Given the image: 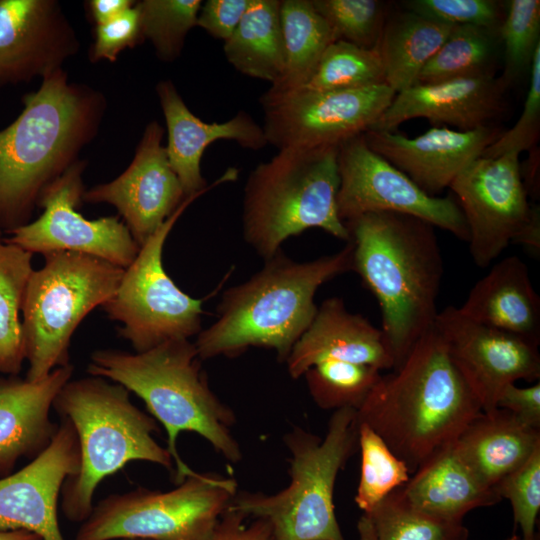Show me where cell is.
<instances>
[{
	"mask_svg": "<svg viewBox=\"0 0 540 540\" xmlns=\"http://www.w3.org/2000/svg\"><path fill=\"white\" fill-rule=\"evenodd\" d=\"M483 412L434 325L357 409L411 474Z\"/></svg>",
	"mask_w": 540,
	"mask_h": 540,
	"instance_id": "cell-1",
	"label": "cell"
},
{
	"mask_svg": "<svg viewBox=\"0 0 540 540\" xmlns=\"http://www.w3.org/2000/svg\"><path fill=\"white\" fill-rule=\"evenodd\" d=\"M24 108L0 131V230L29 222L44 189L78 161L96 135L105 99L58 69L23 97Z\"/></svg>",
	"mask_w": 540,
	"mask_h": 540,
	"instance_id": "cell-2",
	"label": "cell"
},
{
	"mask_svg": "<svg viewBox=\"0 0 540 540\" xmlns=\"http://www.w3.org/2000/svg\"><path fill=\"white\" fill-rule=\"evenodd\" d=\"M344 224L353 245L352 270L378 301L395 368L438 314L443 258L435 227L394 212L367 213Z\"/></svg>",
	"mask_w": 540,
	"mask_h": 540,
	"instance_id": "cell-3",
	"label": "cell"
},
{
	"mask_svg": "<svg viewBox=\"0 0 540 540\" xmlns=\"http://www.w3.org/2000/svg\"><path fill=\"white\" fill-rule=\"evenodd\" d=\"M352 256L353 245L347 241L338 252L310 261H295L282 249L264 260L248 280L222 293L216 320L194 342L201 360L233 358L263 347L286 362L317 312V290L352 270Z\"/></svg>",
	"mask_w": 540,
	"mask_h": 540,
	"instance_id": "cell-4",
	"label": "cell"
},
{
	"mask_svg": "<svg viewBox=\"0 0 540 540\" xmlns=\"http://www.w3.org/2000/svg\"><path fill=\"white\" fill-rule=\"evenodd\" d=\"M201 361L194 343L180 339L140 353L99 349L91 354L87 367L91 376L118 383L136 394L164 426L178 484L194 472L177 452L181 432L200 435L233 464L242 458L232 434L235 414L210 388Z\"/></svg>",
	"mask_w": 540,
	"mask_h": 540,
	"instance_id": "cell-5",
	"label": "cell"
},
{
	"mask_svg": "<svg viewBox=\"0 0 540 540\" xmlns=\"http://www.w3.org/2000/svg\"><path fill=\"white\" fill-rule=\"evenodd\" d=\"M69 420L80 451L78 471L61 489V509L67 520L84 522L93 509L99 483L131 461H147L169 470L174 460L154 439L156 420L130 400L122 385L102 377L69 380L56 395L53 406Z\"/></svg>",
	"mask_w": 540,
	"mask_h": 540,
	"instance_id": "cell-6",
	"label": "cell"
},
{
	"mask_svg": "<svg viewBox=\"0 0 540 540\" xmlns=\"http://www.w3.org/2000/svg\"><path fill=\"white\" fill-rule=\"evenodd\" d=\"M338 149L278 150L258 164L244 187L242 232L264 260L292 236L319 228L347 242L337 211Z\"/></svg>",
	"mask_w": 540,
	"mask_h": 540,
	"instance_id": "cell-7",
	"label": "cell"
},
{
	"mask_svg": "<svg viewBox=\"0 0 540 540\" xmlns=\"http://www.w3.org/2000/svg\"><path fill=\"white\" fill-rule=\"evenodd\" d=\"M284 441L289 485L275 494L237 491L229 508L266 520L273 540H345L333 496L338 473L358 446L357 410H335L323 438L295 427Z\"/></svg>",
	"mask_w": 540,
	"mask_h": 540,
	"instance_id": "cell-8",
	"label": "cell"
},
{
	"mask_svg": "<svg viewBox=\"0 0 540 540\" xmlns=\"http://www.w3.org/2000/svg\"><path fill=\"white\" fill-rule=\"evenodd\" d=\"M33 270L22 304V333L29 368L39 381L69 363L71 337L82 320L115 293L124 269L77 252L43 255Z\"/></svg>",
	"mask_w": 540,
	"mask_h": 540,
	"instance_id": "cell-9",
	"label": "cell"
},
{
	"mask_svg": "<svg viewBox=\"0 0 540 540\" xmlns=\"http://www.w3.org/2000/svg\"><path fill=\"white\" fill-rule=\"evenodd\" d=\"M237 491L234 478L194 471L167 492L112 494L93 506L74 540H213Z\"/></svg>",
	"mask_w": 540,
	"mask_h": 540,
	"instance_id": "cell-10",
	"label": "cell"
},
{
	"mask_svg": "<svg viewBox=\"0 0 540 540\" xmlns=\"http://www.w3.org/2000/svg\"><path fill=\"white\" fill-rule=\"evenodd\" d=\"M204 193L187 197L165 223L140 247L124 269L113 296L102 305L119 322L118 334L136 353L171 340L189 339L202 330L203 299L174 283L162 263L165 241L185 209Z\"/></svg>",
	"mask_w": 540,
	"mask_h": 540,
	"instance_id": "cell-11",
	"label": "cell"
},
{
	"mask_svg": "<svg viewBox=\"0 0 540 540\" xmlns=\"http://www.w3.org/2000/svg\"><path fill=\"white\" fill-rule=\"evenodd\" d=\"M519 156H481L449 186L468 227L470 255L479 267L488 266L511 242L540 252V210L528 201Z\"/></svg>",
	"mask_w": 540,
	"mask_h": 540,
	"instance_id": "cell-12",
	"label": "cell"
},
{
	"mask_svg": "<svg viewBox=\"0 0 540 540\" xmlns=\"http://www.w3.org/2000/svg\"><path fill=\"white\" fill-rule=\"evenodd\" d=\"M396 93L387 84L316 92H265L260 103L268 144L278 150L331 149L369 130Z\"/></svg>",
	"mask_w": 540,
	"mask_h": 540,
	"instance_id": "cell-13",
	"label": "cell"
},
{
	"mask_svg": "<svg viewBox=\"0 0 540 540\" xmlns=\"http://www.w3.org/2000/svg\"><path fill=\"white\" fill-rule=\"evenodd\" d=\"M363 134L338 149L336 203L340 219L345 223L373 212L406 214L468 241V227L456 199L425 193L406 174L371 150Z\"/></svg>",
	"mask_w": 540,
	"mask_h": 540,
	"instance_id": "cell-14",
	"label": "cell"
},
{
	"mask_svg": "<svg viewBox=\"0 0 540 540\" xmlns=\"http://www.w3.org/2000/svg\"><path fill=\"white\" fill-rule=\"evenodd\" d=\"M86 163L78 160L42 192V214L8 232L5 240L34 254L77 252L103 259L123 269L140 247L119 216L86 219L77 208L85 192L82 174Z\"/></svg>",
	"mask_w": 540,
	"mask_h": 540,
	"instance_id": "cell-15",
	"label": "cell"
},
{
	"mask_svg": "<svg viewBox=\"0 0 540 540\" xmlns=\"http://www.w3.org/2000/svg\"><path fill=\"white\" fill-rule=\"evenodd\" d=\"M434 327L484 413L497 409L499 395L508 384L519 379L539 381L538 345L478 323L453 306L438 312Z\"/></svg>",
	"mask_w": 540,
	"mask_h": 540,
	"instance_id": "cell-16",
	"label": "cell"
},
{
	"mask_svg": "<svg viewBox=\"0 0 540 540\" xmlns=\"http://www.w3.org/2000/svg\"><path fill=\"white\" fill-rule=\"evenodd\" d=\"M164 130L150 122L128 168L116 179L85 190L83 201L113 205L141 247L187 198L162 145Z\"/></svg>",
	"mask_w": 540,
	"mask_h": 540,
	"instance_id": "cell-17",
	"label": "cell"
},
{
	"mask_svg": "<svg viewBox=\"0 0 540 540\" xmlns=\"http://www.w3.org/2000/svg\"><path fill=\"white\" fill-rule=\"evenodd\" d=\"M80 465L78 438L62 418L49 445L25 467L0 479V531L26 530L42 540H65L57 505L65 480Z\"/></svg>",
	"mask_w": 540,
	"mask_h": 540,
	"instance_id": "cell-18",
	"label": "cell"
},
{
	"mask_svg": "<svg viewBox=\"0 0 540 540\" xmlns=\"http://www.w3.org/2000/svg\"><path fill=\"white\" fill-rule=\"evenodd\" d=\"M78 46L58 2L0 0V87L48 76Z\"/></svg>",
	"mask_w": 540,
	"mask_h": 540,
	"instance_id": "cell-19",
	"label": "cell"
},
{
	"mask_svg": "<svg viewBox=\"0 0 540 540\" xmlns=\"http://www.w3.org/2000/svg\"><path fill=\"white\" fill-rule=\"evenodd\" d=\"M494 126L470 131L434 126L409 138L395 131L369 129L368 147L406 174L430 196H438L501 134Z\"/></svg>",
	"mask_w": 540,
	"mask_h": 540,
	"instance_id": "cell-20",
	"label": "cell"
},
{
	"mask_svg": "<svg viewBox=\"0 0 540 540\" xmlns=\"http://www.w3.org/2000/svg\"><path fill=\"white\" fill-rule=\"evenodd\" d=\"M156 92L167 127V157L186 197L235 181L239 175V170L231 167L207 185L200 166L203 153L211 143L230 140L249 150H260L268 144L263 127L244 111L227 121L208 123L189 110L171 81H160Z\"/></svg>",
	"mask_w": 540,
	"mask_h": 540,
	"instance_id": "cell-21",
	"label": "cell"
},
{
	"mask_svg": "<svg viewBox=\"0 0 540 540\" xmlns=\"http://www.w3.org/2000/svg\"><path fill=\"white\" fill-rule=\"evenodd\" d=\"M508 88L500 76L415 84L397 93L370 129L396 131L403 122L414 118L459 131L490 126L505 110Z\"/></svg>",
	"mask_w": 540,
	"mask_h": 540,
	"instance_id": "cell-22",
	"label": "cell"
},
{
	"mask_svg": "<svg viewBox=\"0 0 540 540\" xmlns=\"http://www.w3.org/2000/svg\"><path fill=\"white\" fill-rule=\"evenodd\" d=\"M327 360L367 364L381 371L395 366L381 329L364 316L350 312L339 297L321 303L285 363L289 375L298 379L312 366Z\"/></svg>",
	"mask_w": 540,
	"mask_h": 540,
	"instance_id": "cell-23",
	"label": "cell"
},
{
	"mask_svg": "<svg viewBox=\"0 0 540 540\" xmlns=\"http://www.w3.org/2000/svg\"><path fill=\"white\" fill-rule=\"evenodd\" d=\"M71 364L39 381L11 378L0 382V474L22 457L41 453L58 428L49 412L61 388L71 379Z\"/></svg>",
	"mask_w": 540,
	"mask_h": 540,
	"instance_id": "cell-24",
	"label": "cell"
},
{
	"mask_svg": "<svg viewBox=\"0 0 540 540\" xmlns=\"http://www.w3.org/2000/svg\"><path fill=\"white\" fill-rule=\"evenodd\" d=\"M466 317L539 346L540 298L527 265L517 256L497 262L459 308Z\"/></svg>",
	"mask_w": 540,
	"mask_h": 540,
	"instance_id": "cell-25",
	"label": "cell"
},
{
	"mask_svg": "<svg viewBox=\"0 0 540 540\" xmlns=\"http://www.w3.org/2000/svg\"><path fill=\"white\" fill-rule=\"evenodd\" d=\"M398 491L413 507L449 521H462L469 511L501 501L463 461L454 442L430 456Z\"/></svg>",
	"mask_w": 540,
	"mask_h": 540,
	"instance_id": "cell-26",
	"label": "cell"
},
{
	"mask_svg": "<svg viewBox=\"0 0 540 540\" xmlns=\"http://www.w3.org/2000/svg\"><path fill=\"white\" fill-rule=\"evenodd\" d=\"M455 448L487 487L523 465L540 448V430L497 408L474 418L454 441Z\"/></svg>",
	"mask_w": 540,
	"mask_h": 540,
	"instance_id": "cell-27",
	"label": "cell"
},
{
	"mask_svg": "<svg viewBox=\"0 0 540 540\" xmlns=\"http://www.w3.org/2000/svg\"><path fill=\"white\" fill-rule=\"evenodd\" d=\"M453 27L409 10L387 18L376 46L386 84L396 94L415 85Z\"/></svg>",
	"mask_w": 540,
	"mask_h": 540,
	"instance_id": "cell-28",
	"label": "cell"
},
{
	"mask_svg": "<svg viewBox=\"0 0 540 540\" xmlns=\"http://www.w3.org/2000/svg\"><path fill=\"white\" fill-rule=\"evenodd\" d=\"M281 0H251L233 34L224 42L227 61L241 74L275 83L285 64Z\"/></svg>",
	"mask_w": 540,
	"mask_h": 540,
	"instance_id": "cell-29",
	"label": "cell"
},
{
	"mask_svg": "<svg viewBox=\"0 0 540 540\" xmlns=\"http://www.w3.org/2000/svg\"><path fill=\"white\" fill-rule=\"evenodd\" d=\"M280 20L285 64L281 77L267 92L284 94L304 87L324 52L337 38L312 0H281Z\"/></svg>",
	"mask_w": 540,
	"mask_h": 540,
	"instance_id": "cell-30",
	"label": "cell"
},
{
	"mask_svg": "<svg viewBox=\"0 0 540 540\" xmlns=\"http://www.w3.org/2000/svg\"><path fill=\"white\" fill-rule=\"evenodd\" d=\"M0 230V372L17 375L25 358L20 313L33 272V254L9 243Z\"/></svg>",
	"mask_w": 540,
	"mask_h": 540,
	"instance_id": "cell-31",
	"label": "cell"
},
{
	"mask_svg": "<svg viewBox=\"0 0 540 540\" xmlns=\"http://www.w3.org/2000/svg\"><path fill=\"white\" fill-rule=\"evenodd\" d=\"M499 44L498 30L473 25L454 26L421 70L416 84L496 76Z\"/></svg>",
	"mask_w": 540,
	"mask_h": 540,
	"instance_id": "cell-32",
	"label": "cell"
},
{
	"mask_svg": "<svg viewBox=\"0 0 540 540\" xmlns=\"http://www.w3.org/2000/svg\"><path fill=\"white\" fill-rule=\"evenodd\" d=\"M376 540H467L462 521L427 514L405 501L398 488L363 513Z\"/></svg>",
	"mask_w": 540,
	"mask_h": 540,
	"instance_id": "cell-33",
	"label": "cell"
},
{
	"mask_svg": "<svg viewBox=\"0 0 540 540\" xmlns=\"http://www.w3.org/2000/svg\"><path fill=\"white\" fill-rule=\"evenodd\" d=\"M381 84H386L385 73L377 49L337 40L324 52L313 76L301 89L325 92Z\"/></svg>",
	"mask_w": 540,
	"mask_h": 540,
	"instance_id": "cell-34",
	"label": "cell"
},
{
	"mask_svg": "<svg viewBox=\"0 0 540 540\" xmlns=\"http://www.w3.org/2000/svg\"><path fill=\"white\" fill-rule=\"evenodd\" d=\"M381 370L367 364L327 360L303 375L316 405L325 410L358 409L381 378Z\"/></svg>",
	"mask_w": 540,
	"mask_h": 540,
	"instance_id": "cell-35",
	"label": "cell"
},
{
	"mask_svg": "<svg viewBox=\"0 0 540 540\" xmlns=\"http://www.w3.org/2000/svg\"><path fill=\"white\" fill-rule=\"evenodd\" d=\"M361 473L355 502L363 513L370 512L411 477L406 463L398 458L383 439L367 424L358 423Z\"/></svg>",
	"mask_w": 540,
	"mask_h": 540,
	"instance_id": "cell-36",
	"label": "cell"
},
{
	"mask_svg": "<svg viewBox=\"0 0 540 540\" xmlns=\"http://www.w3.org/2000/svg\"><path fill=\"white\" fill-rule=\"evenodd\" d=\"M143 39L154 46L157 56L174 61L182 52L189 31L196 26L201 0H143L136 2Z\"/></svg>",
	"mask_w": 540,
	"mask_h": 540,
	"instance_id": "cell-37",
	"label": "cell"
},
{
	"mask_svg": "<svg viewBox=\"0 0 540 540\" xmlns=\"http://www.w3.org/2000/svg\"><path fill=\"white\" fill-rule=\"evenodd\" d=\"M498 35L504 57V71L500 77L510 87L530 70L534 53L540 46V1H509Z\"/></svg>",
	"mask_w": 540,
	"mask_h": 540,
	"instance_id": "cell-38",
	"label": "cell"
},
{
	"mask_svg": "<svg viewBox=\"0 0 540 540\" xmlns=\"http://www.w3.org/2000/svg\"><path fill=\"white\" fill-rule=\"evenodd\" d=\"M337 40L376 48L386 22L385 5L377 0H312Z\"/></svg>",
	"mask_w": 540,
	"mask_h": 540,
	"instance_id": "cell-39",
	"label": "cell"
},
{
	"mask_svg": "<svg viewBox=\"0 0 540 540\" xmlns=\"http://www.w3.org/2000/svg\"><path fill=\"white\" fill-rule=\"evenodd\" d=\"M494 489L501 499L510 501L522 540H536L540 509V448L523 465L502 478Z\"/></svg>",
	"mask_w": 540,
	"mask_h": 540,
	"instance_id": "cell-40",
	"label": "cell"
},
{
	"mask_svg": "<svg viewBox=\"0 0 540 540\" xmlns=\"http://www.w3.org/2000/svg\"><path fill=\"white\" fill-rule=\"evenodd\" d=\"M529 89L523 110L514 126L490 144L482 157H498L507 153H520L533 148L540 135V46L536 49L529 73Z\"/></svg>",
	"mask_w": 540,
	"mask_h": 540,
	"instance_id": "cell-41",
	"label": "cell"
},
{
	"mask_svg": "<svg viewBox=\"0 0 540 540\" xmlns=\"http://www.w3.org/2000/svg\"><path fill=\"white\" fill-rule=\"evenodd\" d=\"M405 6L423 17L452 26L473 25L498 30L505 13L494 0H411Z\"/></svg>",
	"mask_w": 540,
	"mask_h": 540,
	"instance_id": "cell-42",
	"label": "cell"
},
{
	"mask_svg": "<svg viewBox=\"0 0 540 540\" xmlns=\"http://www.w3.org/2000/svg\"><path fill=\"white\" fill-rule=\"evenodd\" d=\"M142 40L141 16L135 2L116 18L96 26L90 59L113 62L124 49L132 48Z\"/></svg>",
	"mask_w": 540,
	"mask_h": 540,
	"instance_id": "cell-43",
	"label": "cell"
},
{
	"mask_svg": "<svg viewBox=\"0 0 540 540\" xmlns=\"http://www.w3.org/2000/svg\"><path fill=\"white\" fill-rule=\"evenodd\" d=\"M251 0H207L202 2L196 26L205 30L215 39H229Z\"/></svg>",
	"mask_w": 540,
	"mask_h": 540,
	"instance_id": "cell-44",
	"label": "cell"
},
{
	"mask_svg": "<svg viewBox=\"0 0 540 540\" xmlns=\"http://www.w3.org/2000/svg\"><path fill=\"white\" fill-rule=\"evenodd\" d=\"M497 408L509 411L523 424L540 430V382L529 387L508 384L499 395Z\"/></svg>",
	"mask_w": 540,
	"mask_h": 540,
	"instance_id": "cell-45",
	"label": "cell"
},
{
	"mask_svg": "<svg viewBox=\"0 0 540 540\" xmlns=\"http://www.w3.org/2000/svg\"><path fill=\"white\" fill-rule=\"evenodd\" d=\"M246 518L228 507L218 522L213 540H273L271 527L266 520L256 518L245 525Z\"/></svg>",
	"mask_w": 540,
	"mask_h": 540,
	"instance_id": "cell-46",
	"label": "cell"
},
{
	"mask_svg": "<svg viewBox=\"0 0 540 540\" xmlns=\"http://www.w3.org/2000/svg\"><path fill=\"white\" fill-rule=\"evenodd\" d=\"M87 3L96 26L111 21L135 4L131 0H90Z\"/></svg>",
	"mask_w": 540,
	"mask_h": 540,
	"instance_id": "cell-47",
	"label": "cell"
},
{
	"mask_svg": "<svg viewBox=\"0 0 540 540\" xmlns=\"http://www.w3.org/2000/svg\"><path fill=\"white\" fill-rule=\"evenodd\" d=\"M0 540H42V538L26 530H16L0 531Z\"/></svg>",
	"mask_w": 540,
	"mask_h": 540,
	"instance_id": "cell-48",
	"label": "cell"
},
{
	"mask_svg": "<svg viewBox=\"0 0 540 540\" xmlns=\"http://www.w3.org/2000/svg\"><path fill=\"white\" fill-rule=\"evenodd\" d=\"M359 540H376L371 527L364 515L358 522Z\"/></svg>",
	"mask_w": 540,
	"mask_h": 540,
	"instance_id": "cell-49",
	"label": "cell"
},
{
	"mask_svg": "<svg viewBox=\"0 0 540 540\" xmlns=\"http://www.w3.org/2000/svg\"><path fill=\"white\" fill-rule=\"evenodd\" d=\"M508 540H520V539H519V537L517 535H513Z\"/></svg>",
	"mask_w": 540,
	"mask_h": 540,
	"instance_id": "cell-50",
	"label": "cell"
},
{
	"mask_svg": "<svg viewBox=\"0 0 540 540\" xmlns=\"http://www.w3.org/2000/svg\"><path fill=\"white\" fill-rule=\"evenodd\" d=\"M125 540H141V539H125Z\"/></svg>",
	"mask_w": 540,
	"mask_h": 540,
	"instance_id": "cell-51",
	"label": "cell"
}]
</instances>
